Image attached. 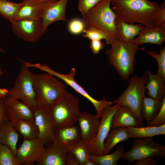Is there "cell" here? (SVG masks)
<instances>
[{
  "mask_svg": "<svg viewBox=\"0 0 165 165\" xmlns=\"http://www.w3.org/2000/svg\"><path fill=\"white\" fill-rule=\"evenodd\" d=\"M111 8L116 18L128 24L138 23L145 27L155 26L152 16L160 5L148 0H112Z\"/></svg>",
  "mask_w": 165,
  "mask_h": 165,
  "instance_id": "obj_1",
  "label": "cell"
},
{
  "mask_svg": "<svg viewBox=\"0 0 165 165\" xmlns=\"http://www.w3.org/2000/svg\"><path fill=\"white\" fill-rule=\"evenodd\" d=\"M112 0H103L90 10L83 16L85 28L93 26L97 28L107 35L106 43L111 44L118 40L115 25L116 16L110 7Z\"/></svg>",
  "mask_w": 165,
  "mask_h": 165,
  "instance_id": "obj_2",
  "label": "cell"
},
{
  "mask_svg": "<svg viewBox=\"0 0 165 165\" xmlns=\"http://www.w3.org/2000/svg\"><path fill=\"white\" fill-rule=\"evenodd\" d=\"M107 49L106 54L110 64L124 80L133 74L135 65V55L139 48L130 42L125 43L117 40Z\"/></svg>",
  "mask_w": 165,
  "mask_h": 165,
  "instance_id": "obj_3",
  "label": "cell"
},
{
  "mask_svg": "<svg viewBox=\"0 0 165 165\" xmlns=\"http://www.w3.org/2000/svg\"><path fill=\"white\" fill-rule=\"evenodd\" d=\"M34 83L38 106L50 108L67 91L63 82L49 73L34 74Z\"/></svg>",
  "mask_w": 165,
  "mask_h": 165,
  "instance_id": "obj_4",
  "label": "cell"
},
{
  "mask_svg": "<svg viewBox=\"0 0 165 165\" xmlns=\"http://www.w3.org/2000/svg\"><path fill=\"white\" fill-rule=\"evenodd\" d=\"M148 81V76L146 72L141 77L133 75L129 79L126 89L119 97L112 102V104L123 105L130 108L137 116L140 127L144 126L141 112V104L145 95Z\"/></svg>",
  "mask_w": 165,
  "mask_h": 165,
  "instance_id": "obj_5",
  "label": "cell"
},
{
  "mask_svg": "<svg viewBox=\"0 0 165 165\" xmlns=\"http://www.w3.org/2000/svg\"><path fill=\"white\" fill-rule=\"evenodd\" d=\"M34 82V74L22 62L13 86L9 90L6 97L20 100L34 110L38 107Z\"/></svg>",
  "mask_w": 165,
  "mask_h": 165,
  "instance_id": "obj_6",
  "label": "cell"
},
{
  "mask_svg": "<svg viewBox=\"0 0 165 165\" xmlns=\"http://www.w3.org/2000/svg\"><path fill=\"white\" fill-rule=\"evenodd\" d=\"M50 109L57 129L76 124L81 113L78 98L67 91Z\"/></svg>",
  "mask_w": 165,
  "mask_h": 165,
  "instance_id": "obj_7",
  "label": "cell"
},
{
  "mask_svg": "<svg viewBox=\"0 0 165 165\" xmlns=\"http://www.w3.org/2000/svg\"><path fill=\"white\" fill-rule=\"evenodd\" d=\"M165 157V146L156 143L152 138H135L130 149L124 152L121 158L131 164L134 161L148 157Z\"/></svg>",
  "mask_w": 165,
  "mask_h": 165,
  "instance_id": "obj_8",
  "label": "cell"
},
{
  "mask_svg": "<svg viewBox=\"0 0 165 165\" xmlns=\"http://www.w3.org/2000/svg\"><path fill=\"white\" fill-rule=\"evenodd\" d=\"M29 66L31 67L38 68L42 71L50 73L64 81L66 84L70 86L77 93L86 97L91 102L96 109V116L99 118H101V113L104 108L107 106H111L112 105V101L106 100L104 97L102 100L98 101L91 96L75 80L74 78L76 72V70L75 68H72L68 74H64L55 72L51 69L49 67L44 64L42 65L39 63H30Z\"/></svg>",
  "mask_w": 165,
  "mask_h": 165,
  "instance_id": "obj_9",
  "label": "cell"
},
{
  "mask_svg": "<svg viewBox=\"0 0 165 165\" xmlns=\"http://www.w3.org/2000/svg\"><path fill=\"white\" fill-rule=\"evenodd\" d=\"M120 105L107 106L102 111L99 129L95 137L86 145L89 154L101 156L103 154L104 141L110 131L113 115Z\"/></svg>",
  "mask_w": 165,
  "mask_h": 165,
  "instance_id": "obj_10",
  "label": "cell"
},
{
  "mask_svg": "<svg viewBox=\"0 0 165 165\" xmlns=\"http://www.w3.org/2000/svg\"><path fill=\"white\" fill-rule=\"evenodd\" d=\"M45 145L38 138L30 140L24 139L15 156L20 165H34L35 162H40L45 152Z\"/></svg>",
  "mask_w": 165,
  "mask_h": 165,
  "instance_id": "obj_11",
  "label": "cell"
},
{
  "mask_svg": "<svg viewBox=\"0 0 165 165\" xmlns=\"http://www.w3.org/2000/svg\"><path fill=\"white\" fill-rule=\"evenodd\" d=\"M33 111L35 122L39 131L38 138L45 144L53 142L57 128L50 108L38 106Z\"/></svg>",
  "mask_w": 165,
  "mask_h": 165,
  "instance_id": "obj_12",
  "label": "cell"
},
{
  "mask_svg": "<svg viewBox=\"0 0 165 165\" xmlns=\"http://www.w3.org/2000/svg\"><path fill=\"white\" fill-rule=\"evenodd\" d=\"M11 23L13 33L18 38L27 42H36L45 32L41 19L15 20Z\"/></svg>",
  "mask_w": 165,
  "mask_h": 165,
  "instance_id": "obj_13",
  "label": "cell"
},
{
  "mask_svg": "<svg viewBox=\"0 0 165 165\" xmlns=\"http://www.w3.org/2000/svg\"><path fill=\"white\" fill-rule=\"evenodd\" d=\"M68 0H60L46 2L41 19L45 32L47 27L59 20L68 22L65 15L66 7Z\"/></svg>",
  "mask_w": 165,
  "mask_h": 165,
  "instance_id": "obj_14",
  "label": "cell"
},
{
  "mask_svg": "<svg viewBox=\"0 0 165 165\" xmlns=\"http://www.w3.org/2000/svg\"><path fill=\"white\" fill-rule=\"evenodd\" d=\"M3 99L5 113L9 121L17 119L35 120L33 111L26 104L18 100L6 97Z\"/></svg>",
  "mask_w": 165,
  "mask_h": 165,
  "instance_id": "obj_15",
  "label": "cell"
},
{
  "mask_svg": "<svg viewBox=\"0 0 165 165\" xmlns=\"http://www.w3.org/2000/svg\"><path fill=\"white\" fill-rule=\"evenodd\" d=\"M101 120L96 115L81 112L78 119L80 130L81 141L86 145L91 141L97 134Z\"/></svg>",
  "mask_w": 165,
  "mask_h": 165,
  "instance_id": "obj_16",
  "label": "cell"
},
{
  "mask_svg": "<svg viewBox=\"0 0 165 165\" xmlns=\"http://www.w3.org/2000/svg\"><path fill=\"white\" fill-rule=\"evenodd\" d=\"M44 156L37 165H66L69 146L53 142L46 147Z\"/></svg>",
  "mask_w": 165,
  "mask_h": 165,
  "instance_id": "obj_17",
  "label": "cell"
},
{
  "mask_svg": "<svg viewBox=\"0 0 165 165\" xmlns=\"http://www.w3.org/2000/svg\"><path fill=\"white\" fill-rule=\"evenodd\" d=\"M165 41V26L159 25L149 27H143L139 36L130 42L138 46L145 43L158 44L161 47Z\"/></svg>",
  "mask_w": 165,
  "mask_h": 165,
  "instance_id": "obj_18",
  "label": "cell"
},
{
  "mask_svg": "<svg viewBox=\"0 0 165 165\" xmlns=\"http://www.w3.org/2000/svg\"><path fill=\"white\" fill-rule=\"evenodd\" d=\"M46 2L37 0H23L22 5L15 15L14 20L41 19Z\"/></svg>",
  "mask_w": 165,
  "mask_h": 165,
  "instance_id": "obj_19",
  "label": "cell"
},
{
  "mask_svg": "<svg viewBox=\"0 0 165 165\" xmlns=\"http://www.w3.org/2000/svg\"><path fill=\"white\" fill-rule=\"evenodd\" d=\"M140 127L138 120L134 112L128 107L120 105L114 113L111 130L119 127Z\"/></svg>",
  "mask_w": 165,
  "mask_h": 165,
  "instance_id": "obj_20",
  "label": "cell"
},
{
  "mask_svg": "<svg viewBox=\"0 0 165 165\" xmlns=\"http://www.w3.org/2000/svg\"><path fill=\"white\" fill-rule=\"evenodd\" d=\"M146 72L148 77L146 95L156 100H162L165 98V79L158 72L155 74L148 71Z\"/></svg>",
  "mask_w": 165,
  "mask_h": 165,
  "instance_id": "obj_21",
  "label": "cell"
},
{
  "mask_svg": "<svg viewBox=\"0 0 165 165\" xmlns=\"http://www.w3.org/2000/svg\"><path fill=\"white\" fill-rule=\"evenodd\" d=\"M19 138H21L9 120L4 121L0 127V143L10 149L15 156L17 150L16 145Z\"/></svg>",
  "mask_w": 165,
  "mask_h": 165,
  "instance_id": "obj_22",
  "label": "cell"
},
{
  "mask_svg": "<svg viewBox=\"0 0 165 165\" xmlns=\"http://www.w3.org/2000/svg\"><path fill=\"white\" fill-rule=\"evenodd\" d=\"M81 140L80 127L75 124L65 127L57 129L55 132L53 142L69 146Z\"/></svg>",
  "mask_w": 165,
  "mask_h": 165,
  "instance_id": "obj_23",
  "label": "cell"
},
{
  "mask_svg": "<svg viewBox=\"0 0 165 165\" xmlns=\"http://www.w3.org/2000/svg\"><path fill=\"white\" fill-rule=\"evenodd\" d=\"M115 25L118 40L125 43L130 42L135 36L139 35L144 27L140 23L128 24L116 18Z\"/></svg>",
  "mask_w": 165,
  "mask_h": 165,
  "instance_id": "obj_24",
  "label": "cell"
},
{
  "mask_svg": "<svg viewBox=\"0 0 165 165\" xmlns=\"http://www.w3.org/2000/svg\"><path fill=\"white\" fill-rule=\"evenodd\" d=\"M162 104V100H156L145 95L144 96L141 104V112L142 119L147 125L157 115Z\"/></svg>",
  "mask_w": 165,
  "mask_h": 165,
  "instance_id": "obj_25",
  "label": "cell"
},
{
  "mask_svg": "<svg viewBox=\"0 0 165 165\" xmlns=\"http://www.w3.org/2000/svg\"><path fill=\"white\" fill-rule=\"evenodd\" d=\"M130 138L126 127H119L111 130L104 143L102 155L108 154L116 144Z\"/></svg>",
  "mask_w": 165,
  "mask_h": 165,
  "instance_id": "obj_26",
  "label": "cell"
},
{
  "mask_svg": "<svg viewBox=\"0 0 165 165\" xmlns=\"http://www.w3.org/2000/svg\"><path fill=\"white\" fill-rule=\"evenodd\" d=\"M10 122L24 139L30 140L38 138V129L35 120L17 119Z\"/></svg>",
  "mask_w": 165,
  "mask_h": 165,
  "instance_id": "obj_27",
  "label": "cell"
},
{
  "mask_svg": "<svg viewBox=\"0 0 165 165\" xmlns=\"http://www.w3.org/2000/svg\"><path fill=\"white\" fill-rule=\"evenodd\" d=\"M126 128L130 138H152L155 136L165 134V124L158 127H128Z\"/></svg>",
  "mask_w": 165,
  "mask_h": 165,
  "instance_id": "obj_28",
  "label": "cell"
},
{
  "mask_svg": "<svg viewBox=\"0 0 165 165\" xmlns=\"http://www.w3.org/2000/svg\"><path fill=\"white\" fill-rule=\"evenodd\" d=\"M124 146L119 145L116 150L111 154L97 156L89 154V158L99 165H118L117 162L124 152Z\"/></svg>",
  "mask_w": 165,
  "mask_h": 165,
  "instance_id": "obj_29",
  "label": "cell"
},
{
  "mask_svg": "<svg viewBox=\"0 0 165 165\" xmlns=\"http://www.w3.org/2000/svg\"><path fill=\"white\" fill-rule=\"evenodd\" d=\"M23 3H15L7 0L0 2V15L11 23L14 21V17Z\"/></svg>",
  "mask_w": 165,
  "mask_h": 165,
  "instance_id": "obj_30",
  "label": "cell"
},
{
  "mask_svg": "<svg viewBox=\"0 0 165 165\" xmlns=\"http://www.w3.org/2000/svg\"><path fill=\"white\" fill-rule=\"evenodd\" d=\"M68 152L75 156L81 165H84L85 162L89 159V154L86 145L81 140L69 145Z\"/></svg>",
  "mask_w": 165,
  "mask_h": 165,
  "instance_id": "obj_31",
  "label": "cell"
},
{
  "mask_svg": "<svg viewBox=\"0 0 165 165\" xmlns=\"http://www.w3.org/2000/svg\"><path fill=\"white\" fill-rule=\"evenodd\" d=\"M0 165H20L15 156L7 145L0 143Z\"/></svg>",
  "mask_w": 165,
  "mask_h": 165,
  "instance_id": "obj_32",
  "label": "cell"
},
{
  "mask_svg": "<svg viewBox=\"0 0 165 165\" xmlns=\"http://www.w3.org/2000/svg\"><path fill=\"white\" fill-rule=\"evenodd\" d=\"M145 51L149 55L152 56L157 61L158 64V71L165 79V46L163 48H161L160 52L159 54L155 50L147 51L144 48L140 49Z\"/></svg>",
  "mask_w": 165,
  "mask_h": 165,
  "instance_id": "obj_33",
  "label": "cell"
},
{
  "mask_svg": "<svg viewBox=\"0 0 165 165\" xmlns=\"http://www.w3.org/2000/svg\"><path fill=\"white\" fill-rule=\"evenodd\" d=\"M85 33L82 36L92 40H101L106 39L107 37L106 34L101 30L93 26L85 28L83 31Z\"/></svg>",
  "mask_w": 165,
  "mask_h": 165,
  "instance_id": "obj_34",
  "label": "cell"
},
{
  "mask_svg": "<svg viewBox=\"0 0 165 165\" xmlns=\"http://www.w3.org/2000/svg\"><path fill=\"white\" fill-rule=\"evenodd\" d=\"M152 20L155 25L165 26V0L153 13Z\"/></svg>",
  "mask_w": 165,
  "mask_h": 165,
  "instance_id": "obj_35",
  "label": "cell"
},
{
  "mask_svg": "<svg viewBox=\"0 0 165 165\" xmlns=\"http://www.w3.org/2000/svg\"><path fill=\"white\" fill-rule=\"evenodd\" d=\"M165 124V98L162 100L161 108L154 118L147 125L148 127H158Z\"/></svg>",
  "mask_w": 165,
  "mask_h": 165,
  "instance_id": "obj_36",
  "label": "cell"
},
{
  "mask_svg": "<svg viewBox=\"0 0 165 165\" xmlns=\"http://www.w3.org/2000/svg\"><path fill=\"white\" fill-rule=\"evenodd\" d=\"M85 28V25L83 20L78 19H75L71 20L68 26L69 32L74 35L81 33Z\"/></svg>",
  "mask_w": 165,
  "mask_h": 165,
  "instance_id": "obj_37",
  "label": "cell"
},
{
  "mask_svg": "<svg viewBox=\"0 0 165 165\" xmlns=\"http://www.w3.org/2000/svg\"><path fill=\"white\" fill-rule=\"evenodd\" d=\"M101 1V0H79L78 9L83 16Z\"/></svg>",
  "mask_w": 165,
  "mask_h": 165,
  "instance_id": "obj_38",
  "label": "cell"
},
{
  "mask_svg": "<svg viewBox=\"0 0 165 165\" xmlns=\"http://www.w3.org/2000/svg\"><path fill=\"white\" fill-rule=\"evenodd\" d=\"M105 46V43L101 40H92L90 42V47L94 54H98Z\"/></svg>",
  "mask_w": 165,
  "mask_h": 165,
  "instance_id": "obj_39",
  "label": "cell"
},
{
  "mask_svg": "<svg viewBox=\"0 0 165 165\" xmlns=\"http://www.w3.org/2000/svg\"><path fill=\"white\" fill-rule=\"evenodd\" d=\"M134 165H157V160L153 157H148L137 160L134 163Z\"/></svg>",
  "mask_w": 165,
  "mask_h": 165,
  "instance_id": "obj_40",
  "label": "cell"
},
{
  "mask_svg": "<svg viewBox=\"0 0 165 165\" xmlns=\"http://www.w3.org/2000/svg\"><path fill=\"white\" fill-rule=\"evenodd\" d=\"M80 163L75 156L68 152L66 157V165H80Z\"/></svg>",
  "mask_w": 165,
  "mask_h": 165,
  "instance_id": "obj_41",
  "label": "cell"
},
{
  "mask_svg": "<svg viewBox=\"0 0 165 165\" xmlns=\"http://www.w3.org/2000/svg\"><path fill=\"white\" fill-rule=\"evenodd\" d=\"M4 107V100L0 98V127L4 121L8 120L5 113Z\"/></svg>",
  "mask_w": 165,
  "mask_h": 165,
  "instance_id": "obj_42",
  "label": "cell"
},
{
  "mask_svg": "<svg viewBox=\"0 0 165 165\" xmlns=\"http://www.w3.org/2000/svg\"><path fill=\"white\" fill-rule=\"evenodd\" d=\"M9 92V90L5 88H0V94L2 96V98H4Z\"/></svg>",
  "mask_w": 165,
  "mask_h": 165,
  "instance_id": "obj_43",
  "label": "cell"
},
{
  "mask_svg": "<svg viewBox=\"0 0 165 165\" xmlns=\"http://www.w3.org/2000/svg\"><path fill=\"white\" fill-rule=\"evenodd\" d=\"M84 165H97V164L89 158L85 162Z\"/></svg>",
  "mask_w": 165,
  "mask_h": 165,
  "instance_id": "obj_44",
  "label": "cell"
},
{
  "mask_svg": "<svg viewBox=\"0 0 165 165\" xmlns=\"http://www.w3.org/2000/svg\"><path fill=\"white\" fill-rule=\"evenodd\" d=\"M0 52H2L4 53H6V52L0 46ZM4 75V73L2 71L1 68H0V75Z\"/></svg>",
  "mask_w": 165,
  "mask_h": 165,
  "instance_id": "obj_45",
  "label": "cell"
},
{
  "mask_svg": "<svg viewBox=\"0 0 165 165\" xmlns=\"http://www.w3.org/2000/svg\"><path fill=\"white\" fill-rule=\"evenodd\" d=\"M40 1H43V2H48L50 1H58L59 0H37Z\"/></svg>",
  "mask_w": 165,
  "mask_h": 165,
  "instance_id": "obj_46",
  "label": "cell"
},
{
  "mask_svg": "<svg viewBox=\"0 0 165 165\" xmlns=\"http://www.w3.org/2000/svg\"><path fill=\"white\" fill-rule=\"evenodd\" d=\"M0 98H2V96L0 94Z\"/></svg>",
  "mask_w": 165,
  "mask_h": 165,
  "instance_id": "obj_47",
  "label": "cell"
},
{
  "mask_svg": "<svg viewBox=\"0 0 165 165\" xmlns=\"http://www.w3.org/2000/svg\"><path fill=\"white\" fill-rule=\"evenodd\" d=\"M2 0H0V2L1 1H2Z\"/></svg>",
  "mask_w": 165,
  "mask_h": 165,
  "instance_id": "obj_48",
  "label": "cell"
},
{
  "mask_svg": "<svg viewBox=\"0 0 165 165\" xmlns=\"http://www.w3.org/2000/svg\"><path fill=\"white\" fill-rule=\"evenodd\" d=\"M101 0V1L103 0Z\"/></svg>",
  "mask_w": 165,
  "mask_h": 165,
  "instance_id": "obj_49",
  "label": "cell"
}]
</instances>
